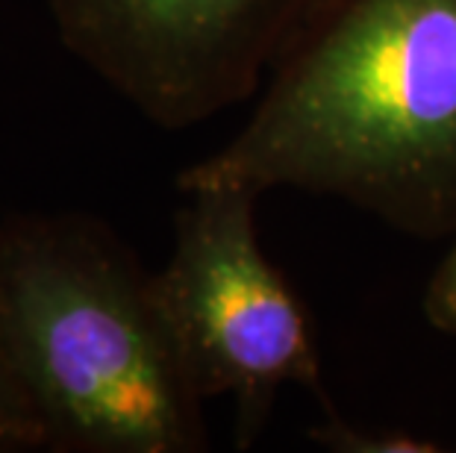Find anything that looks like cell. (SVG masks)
<instances>
[{
    "label": "cell",
    "mask_w": 456,
    "mask_h": 453,
    "mask_svg": "<svg viewBox=\"0 0 456 453\" xmlns=\"http://www.w3.org/2000/svg\"><path fill=\"white\" fill-rule=\"evenodd\" d=\"M342 198L412 236L456 233V0H318L248 124L177 177Z\"/></svg>",
    "instance_id": "obj_1"
},
{
    "label": "cell",
    "mask_w": 456,
    "mask_h": 453,
    "mask_svg": "<svg viewBox=\"0 0 456 453\" xmlns=\"http://www.w3.org/2000/svg\"><path fill=\"white\" fill-rule=\"evenodd\" d=\"M0 371L38 450H207L153 274L92 218L0 224Z\"/></svg>",
    "instance_id": "obj_2"
},
{
    "label": "cell",
    "mask_w": 456,
    "mask_h": 453,
    "mask_svg": "<svg viewBox=\"0 0 456 453\" xmlns=\"http://www.w3.org/2000/svg\"><path fill=\"white\" fill-rule=\"evenodd\" d=\"M186 195L153 292L198 398L227 394L236 403V445L245 450L280 389L304 385L324 400L322 360L300 297L259 245L256 191L212 186Z\"/></svg>",
    "instance_id": "obj_3"
},
{
    "label": "cell",
    "mask_w": 456,
    "mask_h": 453,
    "mask_svg": "<svg viewBox=\"0 0 456 453\" xmlns=\"http://www.w3.org/2000/svg\"><path fill=\"white\" fill-rule=\"evenodd\" d=\"M62 44L165 130L262 89L318 0H45Z\"/></svg>",
    "instance_id": "obj_4"
},
{
    "label": "cell",
    "mask_w": 456,
    "mask_h": 453,
    "mask_svg": "<svg viewBox=\"0 0 456 453\" xmlns=\"http://www.w3.org/2000/svg\"><path fill=\"white\" fill-rule=\"evenodd\" d=\"M322 448L338 453H433L439 445L430 439H419L412 433L397 430H365L351 421H342L327 412V421L309 433Z\"/></svg>",
    "instance_id": "obj_5"
},
{
    "label": "cell",
    "mask_w": 456,
    "mask_h": 453,
    "mask_svg": "<svg viewBox=\"0 0 456 453\" xmlns=\"http://www.w3.org/2000/svg\"><path fill=\"white\" fill-rule=\"evenodd\" d=\"M424 312L436 330L456 336V245L436 268L430 288L424 295Z\"/></svg>",
    "instance_id": "obj_6"
},
{
    "label": "cell",
    "mask_w": 456,
    "mask_h": 453,
    "mask_svg": "<svg viewBox=\"0 0 456 453\" xmlns=\"http://www.w3.org/2000/svg\"><path fill=\"white\" fill-rule=\"evenodd\" d=\"M15 450H38L36 436L27 424L21 407L12 398L9 385L0 371V453H15Z\"/></svg>",
    "instance_id": "obj_7"
}]
</instances>
